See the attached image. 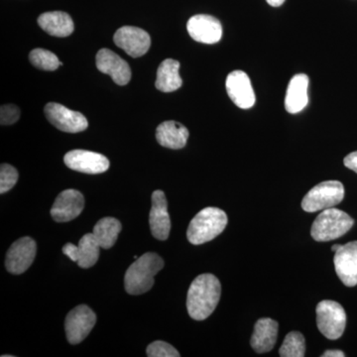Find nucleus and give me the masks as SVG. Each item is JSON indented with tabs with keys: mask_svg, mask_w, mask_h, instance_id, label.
Wrapping results in <instances>:
<instances>
[{
	"mask_svg": "<svg viewBox=\"0 0 357 357\" xmlns=\"http://www.w3.org/2000/svg\"><path fill=\"white\" fill-rule=\"evenodd\" d=\"M354 218L344 211L331 208L321 211L312 222L311 236L319 243L335 241L354 227Z\"/></svg>",
	"mask_w": 357,
	"mask_h": 357,
	"instance_id": "20e7f679",
	"label": "nucleus"
},
{
	"mask_svg": "<svg viewBox=\"0 0 357 357\" xmlns=\"http://www.w3.org/2000/svg\"><path fill=\"white\" fill-rule=\"evenodd\" d=\"M220 294L222 285L215 275H199L188 291L187 310L190 317L196 321L208 319L217 307Z\"/></svg>",
	"mask_w": 357,
	"mask_h": 357,
	"instance_id": "f257e3e1",
	"label": "nucleus"
},
{
	"mask_svg": "<svg viewBox=\"0 0 357 357\" xmlns=\"http://www.w3.org/2000/svg\"><path fill=\"white\" fill-rule=\"evenodd\" d=\"M323 357H344L345 354L342 351L333 349V351H326L325 354H321Z\"/></svg>",
	"mask_w": 357,
	"mask_h": 357,
	"instance_id": "2f4dec72",
	"label": "nucleus"
},
{
	"mask_svg": "<svg viewBox=\"0 0 357 357\" xmlns=\"http://www.w3.org/2000/svg\"><path fill=\"white\" fill-rule=\"evenodd\" d=\"M227 95L239 109H248L255 105V93L250 79L243 70L230 73L225 82Z\"/></svg>",
	"mask_w": 357,
	"mask_h": 357,
	"instance_id": "f8f14e48",
	"label": "nucleus"
},
{
	"mask_svg": "<svg viewBox=\"0 0 357 357\" xmlns=\"http://www.w3.org/2000/svg\"><path fill=\"white\" fill-rule=\"evenodd\" d=\"M115 45L132 58L145 55L151 46V38L145 30L134 26H123L115 32Z\"/></svg>",
	"mask_w": 357,
	"mask_h": 357,
	"instance_id": "9d476101",
	"label": "nucleus"
},
{
	"mask_svg": "<svg viewBox=\"0 0 357 357\" xmlns=\"http://www.w3.org/2000/svg\"><path fill=\"white\" fill-rule=\"evenodd\" d=\"M307 86L309 77L307 75L298 74L291 79L285 98V109L289 114H299L307 107L309 102Z\"/></svg>",
	"mask_w": 357,
	"mask_h": 357,
	"instance_id": "6ab92c4d",
	"label": "nucleus"
},
{
	"mask_svg": "<svg viewBox=\"0 0 357 357\" xmlns=\"http://www.w3.org/2000/svg\"><path fill=\"white\" fill-rule=\"evenodd\" d=\"M189 138V130L177 121H169L160 124L156 130V139L161 146L170 149H182Z\"/></svg>",
	"mask_w": 357,
	"mask_h": 357,
	"instance_id": "aec40b11",
	"label": "nucleus"
},
{
	"mask_svg": "<svg viewBox=\"0 0 357 357\" xmlns=\"http://www.w3.org/2000/svg\"><path fill=\"white\" fill-rule=\"evenodd\" d=\"M340 244H335V245L333 246L332 248V250L333 251V252H337V251L338 250V249L340 248Z\"/></svg>",
	"mask_w": 357,
	"mask_h": 357,
	"instance_id": "72a5a7b5",
	"label": "nucleus"
},
{
	"mask_svg": "<svg viewBox=\"0 0 357 357\" xmlns=\"http://www.w3.org/2000/svg\"><path fill=\"white\" fill-rule=\"evenodd\" d=\"M38 24L45 32L51 36L68 37L74 32V21L69 14L63 11H53L41 14Z\"/></svg>",
	"mask_w": 357,
	"mask_h": 357,
	"instance_id": "412c9836",
	"label": "nucleus"
},
{
	"mask_svg": "<svg viewBox=\"0 0 357 357\" xmlns=\"http://www.w3.org/2000/svg\"><path fill=\"white\" fill-rule=\"evenodd\" d=\"M17 181V170L9 164H1V167H0V194L10 191Z\"/></svg>",
	"mask_w": 357,
	"mask_h": 357,
	"instance_id": "bb28decb",
	"label": "nucleus"
},
{
	"mask_svg": "<svg viewBox=\"0 0 357 357\" xmlns=\"http://www.w3.org/2000/svg\"><path fill=\"white\" fill-rule=\"evenodd\" d=\"M306 354V342L299 332H291L286 335L279 349L281 357H303Z\"/></svg>",
	"mask_w": 357,
	"mask_h": 357,
	"instance_id": "393cba45",
	"label": "nucleus"
},
{
	"mask_svg": "<svg viewBox=\"0 0 357 357\" xmlns=\"http://www.w3.org/2000/svg\"><path fill=\"white\" fill-rule=\"evenodd\" d=\"M84 208L83 194L74 189L66 190L59 195L52 206V218L57 222H70L81 215Z\"/></svg>",
	"mask_w": 357,
	"mask_h": 357,
	"instance_id": "ddd939ff",
	"label": "nucleus"
},
{
	"mask_svg": "<svg viewBox=\"0 0 357 357\" xmlns=\"http://www.w3.org/2000/svg\"><path fill=\"white\" fill-rule=\"evenodd\" d=\"M44 112L52 126L64 132H82L88 128V119L84 114L70 110L60 103H47Z\"/></svg>",
	"mask_w": 357,
	"mask_h": 357,
	"instance_id": "0eeeda50",
	"label": "nucleus"
},
{
	"mask_svg": "<svg viewBox=\"0 0 357 357\" xmlns=\"http://www.w3.org/2000/svg\"><path fill=\"white\" fill-rule=\"evenodd\" d=\"M277 337L278 323L269 318L260 319L256 321L250 344L257 354H265L273 349Z\"/></svg>",
	"mask_w": 357,
	"mask_h": 357,
	"instance_id": "a211bd4d",
	"label": "nucleus"
},
{
	"mask_svg": "<svg viewBox=\"0 0 357 357\" xmlns=\"http://www.w3.org/2000/svg\"><path fill=\"white\" fill-rule=\"evenodd\" d=\"M164 268V261L157 253L148 252L129 266L124 277V287L130 295H141L151 290L154 278Z\"/></svg>",
	"mask_w": 357,
	"mask_h": 357,
	"instance_id": "f03ea898",
	"label": "nucleus"
},
{
	"mask_svg": "<svg viewBox=\"0 0 357 357\" xmlns=\"http://www.w3.org/2000/svg\"><path fill=\"white\" fill-rule=\"evenodd\" d=\"M317 326L328 340H337L344 335L347 314L342 305L331 300L319 302L316 309Z\"/></svg>",
	"mask_w": 357,
	"mask_h": 357,
	"instance_id": "423d86ee",
	"label": "nucleus"
},
{
	"mask_svg": "<svg viewBox=\"0 0 357 357\" xmlns=\"http://www.w3.org/2000/svg\"><path fill=\"white\" fill-rule=\"evenodd\" d=\"M77 246H79L77 265L84 269L93 267L100 258V249L102 248L93 234H84Z\"/></svg>",
	"mask_w": 357,
	"mask_h": 357,
	"instance_id": "b1692460",
	"label": "nucleus"
},
{
	"mask_svg": "<svg viewBox=\"0 0 357 357\" xmlns=\"http://www.w3.org/2000/svg\"><path fill=\"white\" fill-rule=\"evenodd\" d=\"M147 356L149 357H180L177 349L172 345L167 344L162 340L152 342L148 345L146 349Z\"/></svg>",
	"mask_w": 357,
	"mask_h": 357,
	"instance_id": "cd10ccee",
	"label": "nucleus"
},
{
	"mask_svg": "<svg viewBox=\"0 0 357 357\" xmlns=\"http://www.w3.org/2000/svg\"><path fill=\"white\" fill-rule=\"evenodd\" d=\"M344 198V187L338 181H326L314 185L302 201V208L307 213H316L335 208Z\"/></svg>",
	"mask_w": 357,
	"mask_h": 357,
	"instance_id": "39448f33",
	"label": "nucleus"
},
{
	"mask_svg": "<svg viewBox=\"0 0 357 357\" xmlns=\"http://www.w3.org/2000/svg\"><path fill=\"white\" fill-rule=\"evenodd\" d=\"M96 316L86 305H79L68 314L65 321L66 335L70 344H81L96 325Z\"/></svg>",
	"mask_w": 357,
	"mask_h": 357,
	"instance_id": "6e6552de",
	"label": "nucleus"
},
{
	"mask_svg": "<svg viewBox=\"0 0 357 357\" xmlns=\"http://www.w3.org/2000/svg\"><path fill=\"white\" fill-rule=\"evenodd\" d=\"M29 60L35 68L43 70H55L61 66L57 56L45 49H34L29 55Z\"/></svg>",
	"mask_w": 357,
	"mask_h": 357,
	"instance_id": "a878e982",
	"label": "nucleus"
},
{
	"mask_svg": "<svg viewBox=\"0 0 357 357\" xmlns=\"http://www.w3.org/2000/svg\"><path fill=\"white\" fill-rule=\"evenodd\" d=\"M335 253L333 263L338 278L347 287H354L357 285V241L340 246Z\"/></svg>",
	"mask_w": 357,
	"mask_h": 357,
	"instance_id": "dca6fc26",
	"label": "nucleus"
},
{
	"mask_svg": "<svg viewBox=\"0 0 357 357\" xmlns=\"http://www.w3.org/2000/svg\"><path fill=\"white\" fill-rule=\"evenodd\" d=\"M64 162L68 168L91 175L105 173L109 168V160L105 155L86 150L68 152L65 155Z\"/></svg>",
	"mask_w": 357,
	"mask_h": 357,
	"instance_id": "9b49d317",
	"label": "nucleus"
},
{
	"mask_svg": "<svg viewBox=\"0 0 357 357\" xmlns=\"http://www.w3.org/2000/svg\"><path fill=\"white\" fill-rule=\"evenodd\" d=\"M267 3L269 4V6H273V7H279L281 6L282 4L285 2V0H266Z\"/></svg>",
	"mask_w": 357,
	"mask_h": 357,
	"instance_id": "473e14b6",
	"label": "nucleus"
},
{
	"mask_svg": "<svg viewBox=\"0 0 357 357\" xmlns=\"http://www.w3.org/2000/svg\"><path fill=\"white\" fill-rule=\"evenodd\" d=\"M20 119V109L14 105H2L0 109V123L11 126Z\"/></svg>",
	"mask_w": 357,
	"mask_h": 357,
	"instance_id": "c85d7f7f",
	"label": "nucleus"
},
{
	"mask_svg": "<svg viewBox=\"0 0 357 357\" xmlns=\"http://www.w3.org/2000/svg\"><path fill=\"white\" fill-rule=\"evenodd\" d=\"M344 166L357 173V151L347 155L344 160Z\"/></svg>",
	"mask_w": 357,
	"mask_h": 357,
	"instance_id": "7c9ffc66",
	"label": "nucleus"
},
{
	"mask_svg": "<svg viewBox=\"0 0 357 357\" xmlns=\"http://www.w3.org/2000/svg\"><path fill=\"white\" fill-rule=\"evenodd\" d=\"M227 222V213L220 208H204L190 222L187 230L188 241L195 245L208 243L222 234Z\"/></svg>",
	"mask_w": 357,
	"mask_h": 357,
	"instance_id": "7ed1b4c3",
	"label": "nucleus"
},
{
	"mask_svg": "<svg viewBox=\"0 0 357 357\" xmlns=\"http://www.w3.org/2000/svg\"><path fill=\"white\" fill-rule=\"evenodd\" d=\"M37 245L31 237H22L10 246L6 253V266L9 273L20 275L31 266L36 257Z\"/></svg>",
	"mask_w": 357,
	"mask_h": 357,
	"instance_id": "1a4fd4ad",
	"label": "nucleus"
},
{
	"mask_svg": "<svg viewBox=\"0 0 357 357\" xmlns=\"http://www.w3.org/2000/svg\"><path fill=\"white\" fill-rule=\"evenodd\" d=\"M63 253L67 255L72 261L77 262V259H79V246L73 243H67L63 248Z\"/></svg>",
	"mask_w": 357,
	"mask_h": 357,
	"instance_id": "c756f323",
	"label": "nucleus"
},
{
	"mask_svg": "<svg viewBox=\"0 0 357 357\" xmlns=\"http://www.w3.org/2000/svg\"><path fill=\"white\" fill-rule=\"evenodd\" d=\"M121 229V223L116 218H103L96 222L93 234L100 243V248L109 249L116 243Z\"/></svg>",
	"mask_w": 357,
	"mask_h": 357,
	"instance_id": "5701e85b",
	"label": "nucleus"
},
{
	"mask_svg": "<svg viewBox=\"0 0 357 357\" xmlns=\"http://www.w3.org/2000/svg\"><path fill=\"white\" fill-rule=\"evenodd\" d=\"M180 63L173 59H166L160 64L157 70L155 86L163 93H172L182 86L183 81L181 79Z\"/></svg>",
	"mask_w": 357,
	"mask_h": 357,
	"instance_id": "4be33fe9",
	"label": "nucleus"
},
{
	"mask_svg": "<svg viewBox=\"0 0 357 357\" xmlns=\"http://www.w3.org/2000/svg\"><path fill=\"white\" fill-rule=\"evenodd\" d=\"M96 68L103 74L109 75L119 86H126L131 79L128 63L109 49L103 48L96 54Z\"/></svg>",
	"mask_w": 357,
	"mask_h": 357,
	"instance_id": "2eb2a0df",
	"label": "nucleus"
},
{
	"mask_svg": "<svg viewBox=\"0 0 357 357\" xmlns=\"http://www.w3.org/2000/svg\"><path fill=\"white\" fill-rule=\"evenodd\" d=\"M152 236L158 241H166L170 234L171 218L168 213V202L163 191L152 194V208L149 215Z\"/></svg>",
	"mask_w": 357,
	"mask_h": 357,
	"instance_id": "f3484780",
	"label": "nucleus"
},
{
	"mask_svg": "<svg viewBox=\"0 0 357 357\" xmlns=\"http://www.w3.org/2000/svg\"><path fill=\"white\" fill-rule=\"evenodd\" d=\"M187 29L190 36L199 43L215 44L222 36V27L220 21L206 14H198L190 18Z\"/></svg>",
	"mask_w": 357,
	"mask_h": 357,
	"instance_id": "4468645a",
	"label": "nucleus"
}]
</instances>
